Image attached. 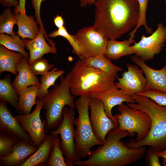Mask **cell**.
Segmentation results:
<instances>
[{
  "mask_svg": "<svg viewBox=\"0 0 166 166\" xmlns=\"http://www.w3.org/2000/svg\"><path fill=\"white\" fill-rule=\"evenodd\" d=\"M93 26L108 40H116L133 30L139 18L137 0H96Z\"/></svg>",
  "mask_w": 166,
  "mask_h": 166,
  "instance_id": "6da1fadb",
  "label": "cell"
},
{
  "mask_svg": "<svg viewBox=\"0 0 166 166\" xmlns=\"http://www.w3.org/2000/svg\"><path fill=\"white\" fill-rule=\"evenodd\" d=\"M128 132L118 127L107 134L105 142L91 151L88 159L74 162L78 166H124L142 159L146 152L145 146L131 148L121 139Z\"/></svg>",
  "mask_w": 166,
  "mask_h": 166,
  "instance_id": "7a4b0ae2",
  "label": "cell"
},
{
  "mask_svg": "<svg viewBox=\"0 0 166 166\" xmlns=\"http://www.w3.org/2000/svg\"><path fill=\"white\" fill-rule=\"evenodd\" d=\"M131 96L136 103H128V105L148 114L151 120V126L145 139L139 141L131 139L126 144L131 148L148 146L154 148L157 152L163 151L166 147V106L159 105L145 96L137 94Z\"/></svg>",
  "mask_w": 166,
  "mask_h": 166,
  "instance_id": "3957f363",
  "label": "cell"
},
{
  "mask_svg": "<svg viewBox=\"0 0 166 166\" xmlns=\"http://www.w3.org/2000/svg\"><path fill=\"white\" fill-rule=\"evenodd\" d=\"M70 88L74 96L92 97L108 90L117 77L88 65L80 60L75 63L70 71Z\"/></svg>",
  "mask_w": 166,
  "mask_h": 166,
  "instance_id": "277c9868",
  "label": "cell"
},
{
  "mask_svg": "<svg viewBox=\"0 0 166 166\" xmlns=\"http://www.w3.org/2000/svg\"><path fill=\"white\" fill-rule=\"evenodd\" d=\"M70 72L65 77L61 75L60 83L55 84L48 95L42 100V109L45 110L46 134L60 125L63 118V109L66 105L73 109L75 107V96L71 93L70 88Z\"/></svg>",
  "mask_w": 166,
  "mask_h": 166,
  "instance_id": "5b68a950",
  "label": "cell"
},
{
  "mask_svg": "<svg viewBox=\"0 0 166 166\" xmlns=\"http://www.w3.org/2000/svg\"><path fill=\"white\" fill-rule=\"evenodd\" d=\"M90 98L80 96L74 101L78 112V117L75 120L74 140L76 152L81 159L89 156L93 146L103 144L95 136L90 123L89 114Z\"/></svg>",
  "mask_w": 166,
  "mask_h": 166,
  "instance_id": "8992f818",
  "label": "cell"
},
{
  "mask_svg": "<svg viewBox=\"0 0 166 166\" xmlns=\"http://www.w3.org/2000/svg\"><path fill=\"white\" fill-rule=\"evenodd\" d=\"M120 113L113 116L118 124V127L128 132L133 137L136 133V141L145 139L148 135L151 126V120L145 112L131 108L122 104L117 108Z\"/></svg>",
  "mask_w": 166,
  "mask_h": 166,
  "instance_id": "52a82bcc",
  "label": "cell"
},
{
  "mask_svg": "<svg viewBox=\"0 0 166 166\" xmlns=\"http://www.w3.org/2000/svg\"><path fill=\"white\" fill-rule=\"evenodd\" d=\"M62 122L55 130L50 133L52 135H60L61 141L60 146L65 156V163L68 166H74V162L81 161L77 155L74 140L75 129L73 109L65 107L62 111Z\"/></svg>",
  "mask_w": 166,
  "mask_h": 166,
  "instance_id": "ba28073f",
  "label": "cell"
},
{
  "mask_svg": "<svg viewBox=\"0 0 166 166\" xmlns=\"http://www.w3.org/2000/svg\"><path fill=\"white\" fill-rule=\"evenodd\" d=\"M74 35L82 50L80 59L105 54L108 40L93 26L80 29Z\"/></svg>",
  "mask_w": 166,
  "mask_h": 166,
  "instance_id": "9c48e42d",
  "label": "cell"
},
{
  "mask_svg": "<svg viewBox=\"0 0 166 166\" xmlns=\"http://www.w3.org/2000/svg\"><path fill=\"white\" fill-rule=\"evenodd\" d=\"M156 30L149 36L143 35L138 42L130 46L136 56L145 61L152 59L159 53L166 41V27L159 23Z\"/></svg>",
  "mask_w": 166,
  "mask_h": 166,
  "instance_id": "30bf717a",
  "label": "cell"
},
{
  "mask_svg": "<svg viewBox=\"0 0 166 166\" xmlns=\"http://www.w3.org/2000/svg\"><path fill=\"white\" fill-rule=\"evenodd\" d=\"M43 105L42 100L37 98L35 108L32 113L26 115L19 114L15 116L29 134L34 145L38 148L47 135L45 129V120L42 121L40 117Z\"/></svg>",
  "mask_w": 166,
  "mask_h": 166,
  "instance_id": "8fae6325",
  "label": "cell"
},
{
  "mask_svg": "<svg viewBox=\"0 0 166 166\" xmlns=\"http://www.w3.org/2000/svg\"><path fill=\"white\" fill-rule=\"evenodd\" d=\"M89 107L90 110L89 118L93 131L97 138L103 144L108 133L118 126L107 116L101 100L91 97Z\"/></svg>",
  "mask_w": 166,
  "mask_h": 166,
  "instance_id": "7c38bea8",
  "label": "cell"
},
{
  "mask_svg": "<svg viewBox=\"0 0 166 166\" xmlns=\"http://www.w3.org/2000/svg\"><path fill=\"white\" fill-rule=\"evenodd\" d=\"M128 70L124 71L121 78L118 77V82L114 85L118 89L131 95L137 94L146 90V79L143 75V71L138 65H127Z\"/></svg>",
  "mask_w": 166,
  "mask_h": 166,
  "instance_id": "4fadbf2b",
  "label": "cell"
},
{
  "mask_svg": "<svg viewBox=\"0 0 166 166\" xmlns=\"http://www.w3.org/2000/svg\"><path fill=\"white\" fill-rule=\"evenodd\" d=\"M7 103L0 100V135L24 140L34 145L29 134L8 109Z\"/></svg>",
  "mask_w": 166,
  "mask_h": 166,
  "instance_id": "5bb4252c",
  "label": "cell"
},
{
  "mask_svg": "<svg viewBox=\"0 0 166 166\" xmlns=\"http://www.w3.org/2000/svg\"><path fill=\"white\" fill-rule=\"evenodd\" d=\"M91 97L99 99L102 102L107 116L111 119L117 126L118 124L112 114V110L114 106L120 105L124 102L135 103L131 95L117 88L114 84L108 90L96 93Z\"/></svg>",
  "mask_w": 166,
  "mask_h": 166,
  "instance_id": "9a60e30c",
  "label": "cell"
},
{
  "mask_svg": "<svg viewBox=\"0 0 166 166\" xmlns=\"http://www.w3.org/2000/svg\"><path fill=\"white\" fill-rule=\"evenodd\" d=\"M132 61L143 70L146 79V90L155 89L166 93V64L157 70L148 66L145 61L136 56L131 57Z\"/></svg>",
  "mask_w": 166,
  "mask_h": 166,
  "instance_id": "2e32d148",
  "label": "cell"
},
{
  "mask_svg": "<svg viewBox=\"0 0 166 166\" xmlns=\"http://www.w3.org/2000/svg\"><path fill=\"white\" fill-rule=\"evenodd\" d=\"M38 149V147L25 140H19L10 154L0 157V166H21Z\"/></svg>",
  "mask_w": 166,
  "mask_h": 166,
  "instance_id": "e0dca14e",
  "label": "cell"
},
{
  "mask_svg": "<svg viewBox=\"0 0 166 166\" xmlns=\"http://www.w3.org/2000/svg\"><path fill=\"white\" fill-rule=\"evenodd\" d=\"M28 61V59L24 57L16 66L18 74L13 81L12 84L17 92L29 86L40 85L39 78L30 69Z\"/></svg>",
  "mask_w": 166,
  "mask_h": 166,
  "instance_id": "ac0fdd59",
  "label": "cell"
},
{
  "mask_svg": "<svg viewBox=\"0 0 166 166\" xmlns=\"http://www.w3.org/2000/svg\"><path fill=\"white\" fill-rule=\"evenodd\" d=\"M17 21L18 30L16 33L22 39L33 40L39 33L40 28L35 21L34 15L28 16L26 14L13 13Z\"/></svg>",
  "mask_w": 166,
  "mask_h": 166,
  "instance_id": "d6986e66",
  "label": "cell"
},
{
  "mask_svg": "<svg viewBox=\"0 0 166 166\" xmlns=\"http://www.w3.org/2000/svg\"><path fill=\"white\" fill-rule=\"evenodd\" d=\"M50 133L46 135L38 149L28 158L21 166H35L46 164L51 155L53 147L52 137Z\"/></svg>",
  "mask_w": 166,
  "mask_h": 166,
  "instance_id": "ffe728a7",
  "label": "cell"
},
{
  "mask_svg": "<svg viewBox=\"0 0 166 166\" xmlns=\"http://www.w3.org/2000/svg\"><path fill=\"white\" fill-rule=\"evenodd\" d=\"M24 57L21 53L11 51L2 45H0V74L5 71L15 75L18 74L17 65Z\"/></svg>",
  "mask_w": 166,
  "mask_h": 166,
  "instance_id": "44dd1931",
  "label": "cell"
},
{
  "mask_svg": "<svg viewBox=\"0 0 166 166\" xmlns=\"http://www.w3.org/2000/svg\"><path fill=\"white\" fill-rule=\"evenodd\" d=\"M135 42L134 39L129 38L122 41L109 40L105 55L110 59L116 60L122 57L134 54L130 45Z\"/></svg>",
  "mask_w": 166,
  "mask_h": 166,
  "instance_id": "7402d4cb",
  "label": "cell"
},
{
  "mask_svg": "<svg viewBox=\"0 0 166 166\" xmlns=\"http://www.w3.org/2000/svg\"><path fill=\"white\" fill-rule=\"evenodd\" d=\"M40 86V85H34L18 92L19 97L18 108L21 114L26 115L30 113L33 106L36 105Z\"/></svg>",
  "mask_w": 166,
  "mask_h": 166,
  "instance_id": "603a6c76",
  "label": "cell"
},
{
  "mask_svg": "<svg viewBox=\"0 0 166 166\" xmlns=\"http://www.w3.org/2000/svg\"><path fill=\"white\" fill-rule=\"evenodd\" d=\"M11 76L6 74L0 80V100L9 103L19 114H21L18 108V94L11 82Z\"/></svg>",
  "mask_w": 166,
  "mask_h": 166,
  "instance_id": "cb8c5ba5",
  "label": "cell"
},
{
  "mask_svg": "<svg viewBox=\"0 0 166 166\" xmlns=\"http://www.w3.org/2000/svg\"><path fill=\"white\" fill-rule=\"evenodd\" d=\"M80 60L88 65L117 77L118 72L122 70L121 68L113 64L110 59L105 55Z\"/></svg>",
  "mask_w": 166,
  "mask_h": 166,
  "instance_id": "d4e9b609",
  "label": "cell"
},
{
  "mask_svg": "<svg viewBox=\"0 0 166 166\" xmlns=\"http://www.w3.org/2000/svg\"><path fill=\"white\" fill-rule=\"evenodd\" d=\"M57 67L53 69L46 73L42 76L40 79V85L38 90L37 98L42 100L49 93V88L55 85L57 79L65 73V71Z\"/></svg>",
  "mask_w": 166,
  "mask_h": 166,
  "instance_id": "484cf974",
  "label": "cell"
},
{
  "mask_svg": "<svg viewBox=\"0 0 166 166\" xmlns=\"http://www.w3.org/2000/svg\"><path fill=\"white\" fill-rule=\"evenodd\" d=\"M20 37L17 34L13 36L0 34V44L9 49L21 53L24 57L29 59L28 53L25 49V44Z\"/></svg>",
  "mask_w": 166,
  "mask_h": 166,
  "instance_id": "4316f807",
  "label": "cell"
},
{
  "mask_svg": "<svg viewBox=\"0 0 166 166\" xmlns=\"http://www.w3.org/2000/svg\"><path fill=\"white\" fill-rule=\"evenodd\" d=\"M26 45V49L29 51L39 50L46 52L48 53L56 54V47L49 45L46 41L44 34L40 29L39 34L33 40L22 39Z\"/></svg>",
  "mask_w": 166,
  "mask_h": 166,
  "instance_id": "83f0119b",
  "label": "cell"
},
{
  "mask_svg": "<svg viewBox=\"0 0 166 166\" xmlns=\"http://www.w3.org/2000/svg\"><path fill=\"white\" fill-rule=\"evenodd\" d=\"M53 135L52 149L46 165L48 166H66L63 153L60 146V140L58 138V135Z\"/></svg>",
  "mask_w": 166,
  "mask_h": 166,
  "instance_id": "f1b7e54d",
  "label": "cell"
},
{
  "mask_svg": "<svg viewBox=\"0 0 166 166\" xmlns=\"http://www.w3.org/2000/svg\"><path fill=\"white\" fill-rule=\"evenodd\" d=\"M17 21L10 8H5L0 15V34H6L13 36L17 34L13 31Z\"/></svg>",
  "mask_w": 166,
  "mask_h": 166,
  "instance_id": "f546056e",
  "label": "cell"
},
{
  "mask_svg": "<svg viewBox=\"0 0 166 166\" xmlns=\"http://www.w3.org/2000/svg\"><path fill=\"white\" fill-rule=\"evenodd\" d=\"M58 36H61L66 38L72 46L73 53L79 58L81 57L82 53L81 49L74 35L69 34L64 26L58 28L57 30H55L49 35V37L53 38H56Z\"/></svg>",
  "mask_w": 166,
  "mask_h": 166,
  "instance_id": "4dcf8cb0",
  "label": "cell"
},
{
  "mask_svg": "<svg viewBox=\"0 0 166 166\" xmlns=\"http://www.w3.org/2000/svg\"><path fill=\"white\" fill-rule=\"evenodd\" d=\"M140 8L139 21L136 27L129 34V39H134L137 30L141 26H143L147 33L152 34L154 32L147 25L146 14L148 0H137Z\"/></svg>",
  "mask_w": 166,
  "mask_h": 166,
  "instance_id": "1f68e13d",
  "label": "cell"
},
{
  "mask_svg": "<svg viewBox=\"0 0 166 166\" xmlns=\"http://www.w3.org/2000/svg\"><path fill=\"white\" fill-rule=\"evenodd\" d=\"M29 66L35 75L42 76L49 71L54 65L50 64L47 59L42 57L35 61Z\"/></svg>",
  "mask_w": 166,
  "mask_h": 166,
  "instance_id": "d6a6232c",
  "label": "cell"
},
{
  "mask_svg": "<svg viewBox=\"0 0 166 166\" xmlns=\"http://www.w3.org/2000/svg\"><path fill=\"white\" fill-rule=\"evenodd\" d=\"M18 140L0 135V157H4L10 154Z\"/></svg>",
  "mask_w": 166,
  "mask_h": 166,
  "instance_id": "836d02e7",
  "label": "cell"
},
{
  "mask_svg": "<svg viewBox=\"0 0 166 166\" xmlns=\"http://www.w3.org/2000/svg\"><path fill=\"white\" fill-rule=\"evenodd\" d=\"M137 95L148 97L160 106H166V93L155 89L146 90Z\"/></svg>",
  "mask_w": 166,
  "mask_h": 166,
  "instance_id": "e575fe53",
  "label": "cell"
},
{
  "mask_svg": "<svg viewBox=\"0 0 166 166\" xmlns=\"http://www.w3.org/2000/svg\"><path fill=\"white\" fill-rule=\"evenodd\" d=\"M45 0H31V3L33 9L34 10L36 21L39 25L40 29L43 32L45 38L47 41L50 39L48 38L46 31L44 29L43 23L42 22L40 15V9L42 2Z\"/></svg>",
  "mask_w": 166,
  "mask_h": 166,
  "instance_id": "d590c367",
  "label": "cell"
},
{
  "mask_svg": "<svg viewBox=\"0 0 166 166\" xmlns=\"http://www.w3.org/2000/svg\"><path fill=\"white\" fill-rule=\"evenodd\" d=\"M150 147L148 150L147 156L148 164L151 166H161L159 160V157L156 154L157 152L154 148Z\"/></svg>",
  "mask_w": 166,
  "mask_h": 166,
  "instance_id": "8d00e7d4",
  "label": "cell"
},
{
  "mask_svg": "<svg viewBox=\"0 0 166 166\" xmlns=\"http://www.w3.org/2000/svg\"><path fill=\"white\" fill-rule=\"evenodd\" d=\"M29 51L28 63L29 65L36 60L40 58L45 54H48L45 51L39 50H31Z\"/></svg>",
  "mask_w": 166,
  "mask_h": 166,
  "instance_id": "74e56055",
  "label": "cell"
},
{
  "mask_svg": "<svg viewBox=\"0 0 166 166\" xmlns=\"http://www.w3.org/2000/svg\"><path fill=\"white\" fill-rule=\"evenodd\" d=\"M26 0H19L17 6L15 7L13 13H20L26 14L25 4Z\"/></svg>",
  "mask_w": 166,
  "mask_h": 166,
  "instance_id": "f35d334b",
  "label": "cell"
},
{
  "mask_svg": "<svg viewBox=\"0 0 166 166\" xmlns=\"http://www.w3.org/2000/svg\"><path fill=\"white\" fill-rule=\"evenodd\" d=\"M1 4L4 7H8L9 8L18 6L19 2L17 0H0Z\"/></svg>",
  "mask_w": 166,
  "mask_h": 166,
  "instance_id": "ab89813d",
  "label": "cell"
},
{
  "mask_svg": "<svg viewBox=\"0 0 166 166\" xmlns=\"http://www.w3.org/2000/svg\"><path fill=\"white\" fill-rule=\"evenodd\" d=\"M53 21L55 25L58 28L64 26V20L61 15L57 14L54 18Z\"/></svg>",
  "mask_w": 166,
  "mask_h": 166,
  "instance_id": "60d3db41",
  "label": "cell"
},
{
  "mask_svg": "<svg viewBox=\"0 0 166 166\" xmlns=\"http://www.w3.org/2000/svg\"><path fill=\"white\" fill-rule=\"evenodd\" d=\"M96 0H80V4L81 7H86L88 5H92L94 4Z\"/></svg>",
  "mask_w": 166,
  "mask_h": 166,
  "instance_id": "b9f144b4",
  "label": "cell"
},
{
  "mask_svg": "<svg viewBox=\"0 0 166 166\" xmlns=\"http://www.w3.org/2000/svg\"><path fill=\"white\" fill-rule=\"evenodd\" d=\"M156 154L159 157L166 158V147L164 150L156 152Z\"/></svg>",
  "mask_w": 166,
  "mask_h": 166,
  "instance_id": "7bdbcfd3",
  "label": "cell"
},
{
  "mask_svg": "<svg viewBox=\"0 0 166 166\" xmlns=\"http://www.w3.org/2000/svg\"><path fill=\"white\" fill-rule=\"evenodd\" d=\"M162 159L163 165L164 166H166V158H162Z\"/></svg>",
  "mask_w": 166,
  "mask_h": 166,
  "instance_id": "ee69618b",
  "label": "cell"
},
{
  "mask_svg": "<svg viewBox=\"0 0 166 166\" xmlns=\"http://www.w3.org/2000/svg\"><path fill=\"white\" fill-rule=\"evenodd\" d=\"M164 0L165 2L166 3V0Z\"/></svg>",
  "mask_w": 166,
  "mask_h": 166,
  "instance_id": "f6af8a7d",
  "label": "cell"
}]
</instances>
